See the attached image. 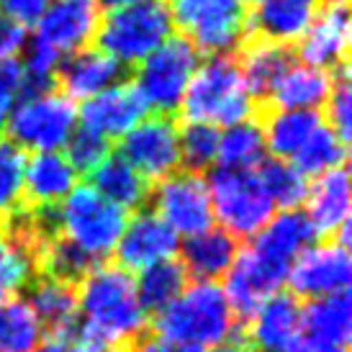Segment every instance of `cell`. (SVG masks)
Masks as SVG:
<instances>
[{
  "instance_id": "33",
  "label": "cell",
  "mask_w": 352,
  "mask_h": 352,
  "mask_svg": "<svg viewBox=\"0 0 352 352\" xmlns=\"http://www.w3.org/2000/svg\"><path fill=\"white\" fill-rule=\"evenodd\" d=\"M265 137L263 126L257 118L226 126V131L219 137V167L229 170H257L265 160Z\"/></svg>"
},
{
  "instance_id": "18",
  "label": "cell",
  "mask_w": 352,
  "mask_h": 352,
  "mask_svg": "<svg viewBox=\"0 0 352 352\" xmlns=\"http://www.w3.org/2000/svg\"><path fill=\"white\" fill-rule=\"evenodd\" d=\"M314 242H316V232H314L309 216L303 214L301 208H294V211L273 216L247 247L257 260H263L270 270L288 280L294 263Z\"/></svg>"
},
{
  "instance_id": "22",
  "label": "cell",
  "mask_w": 352,
  "mask_h": 352,
  "mask_svg": "<svg viewBox=\"0 0 352 352\" xmlns=\"http://www.w3.org/2000/svg\"><path fill=\"white\" fill-rule=\"evenodd\" d=\"M126 80V67L96 47L80 50L62 59L57 69V90L72 100H90L103 90Z\"/></svg>"
},
{
  "instance_id": "40",
  "label": "cell",
  "mask_w": 352,
  "mask_h": 352,
  "mask_svg": "<svg viewBox=\"0 0 352 352\" xmlns=\"http://www.w3.org/2000/svg\"><path fill=\"white\" fill-rule=\"evenodd\" d=\"M327 126H332L344 142H350V126H352V93H350V69L347 65L334 69V85L329 98L324 103Z\"/></svg>"
},
{
  "instance_id": "30",
  "label": "cell",
  "mask_w": 352,
  "mask_h": 352,
  "mask_svg": "<svg viewBox=\"0 0 352 352\" xmlns=\"http://www.w3.org/2000/svg\"><path fill=\"white\" fill-rule=\"evenodd\" d=\"M303 337L350 347L352 340V298L350 294H334L314 298L301 309Z\"/></svg>"
},
{
  "instance_id": "2",
  "label": "cell",
  "mask_w": 352,
  "mask_h": 352,
  "mask_svg": "<svg viewBox=\"0 0 352 352\" xmlns=\"http://www.w3.org/2000/svg\"><path fill=\"white\" fill-rule=\"evenodd\" d=\"M149 332L177 344L193 347H221L232 340H242V329L226 301L221 285L196 283L186 288L165 311L155 316Z\"/></svg>"
},
{
  "instance_id": "28",
  "label": "cell",
  "mask_w": 352,
  "mask_h": 352,
  "mask_svg": "<svg viewBox=\"0 0 352 352\" xmlns=\"http://www.w3.org/2000/svg\"><path fill=\"white\" fill-rule=\"evenodd\" d=\"M257 121L263 126L265 149H270L275 160L291 162L314 129L324 124V116L322 111H260Z\"/></svg>"
},
{
  "instance_id": "23",
  "label": "cell",
  "mask_w": 352,
  "mask_h": 352,
  "mask_svg": "<svg viewBox=\"0 0 352 352\" xmlns=\"http://www.w3.org/2000/svg\"><path fill=\"white\" fill-rule=\"evenodd\" d=\"M78 188V173L72 170L62 152H36L26 160L23 196L19 206L26 208H52Z\"/></svg>"
},
{
  "instance_id": "46",
  "label": "cell",
  "mask_w": 352,
  "mask_h": 352,
  "mask_svg": "<svg viewBox=\"0 0 352 352\" xmlns=\"http://www.w3.org/2000/svg\"><path fill=\"white\" fill-rule=\"evenodd\" d=\"M294 352H350V347H340V344L314 340V337H301V342Z\"/></svg>"
},
{
  "instance_id": "27",
  "label": "cell",
  "mask_w": 352,
  "mask_h": 352,
  "mask_svg": "<svg viewBox=\"0 0 352 352\" xmlns=\"http://www.w3.org/2000/svg\"><path fill=\"white\" fill-rule=\"evenodd\" d=\"M90 188L124 211H142L149 204L152 183L139 175L121 155H111L90 173Z\"/></svg>"
},
{
  "instance_id": "5",
  "label": "cell",
  "mask_w": 352,
  "mask_h": 352,
  "mask_svg": "<svg viewBox=\"0 0 352 352\" xmlns=\"http://www.w3.org/2000/svg\"><path fill=\"white\" fill-rule=\"evenodd\" d=\"M175 26L198 54H236L247 36V8L239 0H167Z\"/></svg>"
},
{
  "instance_id": "29",
  "label": "cell",
  "mask_w": 352,
  "mask_h": 352,
  "mask_svg": "<svg viewBox=\"0 0 352 352\" xmlns=\"http://www.w3.org/2000/svg\"><path fill=\"white\" fill-rule=\"evenodd\" d=\"M31 311L36 314L44 332H62L75 327L80 319L78 285L62 283L47 275H36L29 285Z\"/></svg>"
},
{
  "instance_id": "37",
  "label": "cell",
  "mask_w": 352,
  "mask_h": 352,
  "mask_svg": "<svg viewBox=\"0 0 352 352\" xmlns=\"http://www.w3.org/2000/svg\"><path fill=\"white\" fill-rule=\"evenodd\" d=\"M39 275V267L19 242L0 232V303L16 298L31 280Z\"/></svg>"
},
{
  "instance_id": "49",
  "label": "cell",
  "mask_w": 352,
  "mask_h": 352,
  "mask_svg": "<svg viewBox=\"0 0 352 352\" xmlns=\"http://www.w3.org/2000/svg\"><path fill=\"white\" fill-rule=\"evenodd\" d=\"M10 100L0 98V137H3V131H6V126H8V116H10Z\"/></svg>"
},
{
  "instance_id": "38",
  "label": "cell",
  "mask_w": 352,
  "mask_h": 352,
  "mask_svg": "<svg viewBox=\"0 0 352 352\" xmlns=\"http://www.w3.org/2000/svg\"><path fill=\"white\" fill-rule=\"evenodd\" d=\"M26 152L16 147L10 139H0V219L16 211L23 196V173Z\"/></svg>"
},
{
  "instance_id": "32",
  "label": "cell",
  "mask_w": 352,
  "mask_h": 352,
  "mask_svg": "<svg viewBox=\"0 0 352 352\" xmlns=\"http://www.w3.org/2000/svg\"><path fill=\"white\" fill-rule=\"evenodd\" d=\"M294 162V167L306 180L309 177L316 180L332 170L347 167V142L332 126L319 124L311 137L303 142V147L296 152Z\"/></svg>"
},
{
  "instance_id": "39",
  "label": "cell",
  "mask_w": 352,
  "mask_h": 352,
  "mask_svg": "<svg viewBox=\"0 0 352 352\" xmlns=\"http://www.w3.org/2000/svg\"><path fill=\"white\" fill-rule=\"evenodd\" d=\"M67 162L78 175H90L96 167L111 157L113 152V142L106 137H100L96 131H90L85 126H78L72 131V137L67 139Z\"/></svg>"
},
{
  "instance_id": "34",
  "label": "cell",
  "mask_w": 352,
  "mask_h": 352,
  "mask_svg": "<svg viewBox=\"0 0 352 352\" xmlns=\"http://www.w3.org/2000/svg\"><path fill=\"white\" fill-rule=\"evenodd\" d=\"M44 340L36 314L23 298L0 303V352H34Z\"/></svg>"
},
{
  "instance_id": "48",
  "label": "cell",
  "mask_w": 352,
  "mask_h": 352,
  "mask_svg": "<svg viewBox=\"0 0 352 352\" xmlns=\"http://www.w3.org/2000/svg\"><path fill=\"white\" fill-rule=\"evenodd\" d=\"M214 352H254L245 340H232V342L221 344V347H216Z\"/></svg>"
},
{
  "instance_id": "12",
  "label": "cell",
  "mask_w": 352,
  "mask_h": 352,
  "mask_svg": "<svg viewBox=\"0 0 352 352\" xmlns=\"http://www.w3.org/2000/svg\"><path fill=\"white\" fill-rule=\"evenodd\" d=\"M352 280V260L350 250L340 242H322L309 247L298 257L288 273L291 294L301 298H324V296L344 294Z\"/></svg>"
},
{
  "instance_id": "6",
  "label": "cell",
  "mask_w": 352,
  "mask_h": 352,
  "mask_svg": "<svg viewBox=\"0 0 352 352\" xmlns=\"http://www.w3.org/2000/svg\"><path fill=\"white\" fill-rule=\"evenodd\" d=\"M208 196L214 219L221 221L224 232L242 239H254L273 219L275 206L267 198L254 170L216 167L208 175Z\"/></svg>"
},
{
  "instance_id": "36",
  "label": "cell",
  "mask_w": 352,
  "mask_h": 352,
  "mask_svg": "<svg viewBox=\"0 0 352 352\" xmlns=\"http://www.w3.org/2000/svg\"><path fill=\"white\" fill-rule=\"evenodd\" d=\"M221 131L211 124L196 121H177V147H180V170L204 175L211 170L219 155Z\"/></svg>"
},
{
  "instance_id": "35",
  "label": "cell",
  "mask_w": 352,
  "mask_h": 352,
  "mask_svg": "<svg viewBox=\"0 0 352 352\" xmlns=\"http://www.w3.org/2000/svg\"><path fill=\"white\" fill-rule=\"evenodd\" d=\"M260 183H263L267 198L273 201V206L283 208V211H294L301 204H306V196H309V188L311 183L296 170L291 162L285 160H275V157H265L263 165L254 170Z\"/></svg>"
},
{
  "instance_id": "24",
  "label": "cell",
  "mask_w": 352,
  "mask_h": 352,
  "mask_svg": "<svg viewBox=\"0 0 352 352\" xmlns=\"http://www.w3.org/2000/svg\"><path fill=\"white\" fill-rule=\"evenodd\" d=\"M316 236H327V242L350 226V173L347 167L332 170L316 177L306 196V211Z\"/></svg>"
},
{
  "instance_id": "13",
  "label": "cell",
  "mask_w": 352,
  "mask_h": 352,
  "mask_svg": "<svg viewBox=\"0 0 352 352\" xmlns=\"http://www.w3.org/2000/svg\"><path fill=\"white\" fill-rule=\"evenodd\" d=\"M350 52V3L324 0L311 26L296 44V59L309 67L334 72L347 65Z\"/></svg>"
},
{
  "instance_id": "42",
  "label": "cell",
  "mask_w": 352,
  "mask_h": 352,
  "mask_svg": "<svg viewBox=\"0 0 352 352\" xmlns=\"http://www.w3.org/2000/svg\"><path fill=\"white\" fill-rule=\"evenodd\" d=\"M29 41V29L0 10V57H19Z\"/></svg>"
},
{
  "instance_id": "19",
  "label": "cell",
  "mask_w": 352,
  "mask_h": 352,
  "mask_svg": "<svg viewBox=\"0 0 352 352\" xmlns=\"http://www.w3.org/2000/svg\"><path fill=\"white\" fill-rule=\"evenodd\" d=\"M283 283H285L283 275H278L263 260H257L250 252V247L239 250L234 265L224 275V288H221L229 306H232V311H234L239 329L247 327V322L257 314V309L270 296L278 294Z\"/></svg>"
},
{
  "instance_id": "21",
  "label": "cell",
  "mask_w": 352,
  "mask_h": 352,
  "mask_svg": "<svg viewBox=\"0 0 352 352\" xmlns=\"http://www.w3.org/2000/svg\"><path fill=\"white\" fill-rule=\"evenodd\" d=\"M236 59H239L247 93L252 96L254 106L260 111L270 100L280 78L296 65V47L263 39H245L236 50Z\"/></svg>"
},
{
  "instance_id": "4",
  "label": "cell",
  "mask_w": 352,
  "mask_h": 352,
  "mask_svg": "<svg viewBox=\"0 0 352 352\" xmlns=\"http://www.w3.org/2000/svg\"><path fill=\"white\" fill-rule=\"evenodd\" d=\"M173 13L167 0H144L111 10L96 31V50L116 59L121 67H139L173 36Z\"/></svg>"
},
{
  "instance_id": "1",
  "label": "cell",
  "mask_w": 352,
  "mask_h": 352,
  "mask_svg": "<svg viewBox=\"0 0 352 352\" xmlns=\"http://www.w3.org/2000/svg\"><path fill=\"white\" fill-rule=\"evenodd\" d=\"M80 329L100 352H129L149 332V319L139 306L134 275L116 263H100L78 285Z\"/></svg>"
},
{
  "instance_id": "17",
  "label": "cell",
  "mask_w": 352,
  "mask_h": 352,
  "mask_svg": "<svg viewBox=\"0 0 352 352\" xmlns=\"http://www.w3.org/2000/svg\"><path fill=\"white\" fill-rule=\"evenodd\" d=\"M149 111L152 108L144 96L137 90L131 78H126L113 88L93 96L90 100H82L80 118L85 129L113 142V139L126 137L137 124H142L149 116Z\"/></svg>"
},
{
  "instance_id": "44",
  "label": "cell",
  "mask_w": 352,
  "mask_h": 352,
  "mask_svg": "<svg viewBox=\"0 0 352 352\" xmlns=\"http://www.w3.org/2000/svg\"><path fill=\"white\" fill-rule=\"evenodd\" d=\"M23 88V67L19 57H0V98L13 100Z\"/></svg>"
},
{
  "instance_id": "11",
  "label": "cell",
  "mask_w": 352,
  "mask_h": 352,
  "mask_svg": "<svg viewBox=\"0 0 352 352\" xmlns=\"http://www.w3.org/2000/svg\"><path fill=\"white\" fill-rule=\"evenodd\" d=\"M121 157L152 186L180 173V147H177V118L147 116L142 124L121 137Z\"/></svg>"
},
{
  "instance_id": "7",
  "label": "cell",
  "mask_w": 352,
  "mask_h": 352,
  "mask_svg": "<svg viewBox=\"0 0 352 352\" xmlns=\"http://www.w3.org/2000/svg\"><path fill=\"white\" fill-rule=\"evenodd\" d=\"M126 221L129 214L124 208L106 201L90 186L75 188L59 204V234L98 263H108L126 229Z\"/></svg>"
},
{
  "instance_id": "3",
  "label": "cell",
  "mask_w": 352,
  "mask_h": 352,
  "mask_svg": "<svg viewBox=\"0 0 352 352\" xmlns=\"http://www.w3.org/2000/svg\"><path fill=\"white\" fill-rule=\"evenodd\" d=\"M180 121L216 129L257 118V106L245 88L236 54H216L198 65L180 103Z\"/></svg>"
},
{
  "instance_id": "25",
  "label": "cell",
  "mask_w": 352,
  "mask_h": 352,
  "mask_svg": "<svg viewBox=\"0 0 352 352\" xmlns=\"http://www.w3.org/2000/svg\"><path fill=\"white\" fill-rule=\"evenodd\" d=\"M242 242L224 229H208L204 234L190 236L186 245H180V263L190 278H198V283H216L219 278L229 273L236 254L242 250Z\"/></svg>"
},
{
  "instance_id": "50",
  "label": "cell",
  "mask_w": 352,
  "mask_h": 352,
  "mask_svg": "<svg viewBox=\"0 0 352 352\" xmlns=\"http://www.w3.org/2000/svg\"><path fill=\"white\" fill-rule=\"evenodd\" d=\"M239 3H242L247 10H252V8H257V6H263L265 0H239Z\"/></svg>"
},
{
  "instance_id": "16",
  "label": "cell",
  "mask_w": 352,
  "mask_h": 352,
  "mask_svg": "<svg viewBox=\"0 0 352 352\" xmlns=\"http://www.w3.org/2000/svg\"><path fill=\"white\" fill-rule=\"evenodd\" d=\"M301 309L291 291H278L242 327V340L254 352H294L303 337Z\"/></svg>"
},
{
  "instance_id": "15",
  "label": "cell",
  "mask_w": 352,
  "mask_h": 352,
  "mask_svg": "<svg viewBox=\"0 0 352 352\" xmlns=\"http://www.w3.org/2000/svg\"><path fill=\"white\" fill-rule=\"evenodd\" d=\"M98 23L100 8L96 0H52L36 21V39L69 57L93 44Z\"/></svg>"
},
{
  "instance_id": "31",
  "label": "cell",
  "mask_w": 352,
  "mask_h": 352,
  "mask_svg": "<svg viewBox=\"0 0 352 352\" xmlns=\"http://www.w3.org/2000/svg\"><path fill=\"white\" fill-rule=\"evenodd\" d=\"M188 280H190V275L177 257L149 265L147 270L139 273V280H134L139 306L144 309V314L157 316L186 291Z\"/></svg>"
},
{
  "instance_id": "43",
  "label": "cell",
  "mask_w": 352,
  "mask_h": 352,
  "mask_svg": "<svg viewBox=\"0 0 352 352\" xmlns=\"http://www.w3.org/2000/svg\"><path fill=\"white\" fill-rule=\"evenodd\" d=\"M50 3L52 0H0L3 13L10 16V19H16L19 23H23L26 29L41 19V13L47 10Z\"/></svg>"
},
{
  "instance_id": "45",
  "label": "cell",
  "mask_w": 352,
  "mask_h": 352,
  "mask_svg": "<svg viewBox=\"0 0 352 352\" xmlns=\"http://www.w3.org/2000/svg\"><path fill=\"white\" fill-rule=\"evenodd\" d=\"M129 352H206V350L193 347V344L167 342V340H160V337H155L152 332H147Z\"/></svg>"
},
{
  "instance_id": "10",
  "label": "cell",
  "mask_w": 352,
  "mask_h": 352,
  "mask_svg": "<svg viewBox=\"0 0 352 352\" xmlns=\"http://www.w3.org/2000/svg\"><path fill=\"white\" fill-rule=\"evenodd\" d=\"M149 208L165 221L177 236H198L214 229V208L204 175L180 170L152 186Z\"/></svg>"
},
{
  "instance_id": "26",
  "label": "cell",
  "mask_w": 352,
  "mask_h": 352,
  "mask_svg": "<svg viewBox=\"0 0 352 352\" xmlns=\"http://www.w3.org/2000/svg\"><path fill=\"white\" fill-rule=\"evenodd\" d=\"M332 85L334 72L309 65H294L280 78L270 100L260 111H322L332 93Z\"/></svg>"
},
{
  "instance_id": "47",
  "label": "cell",
  "mask_w": 352,
  "mask_h": 352,
  "mask_svg": "<svg viewBox=\"0 0 352 352\" xmlns=\"http://www.w3.org/2000/svg\"><path fill=\"white\" fill-rule=\"evenodd\" d=\"M98 3V8L103 10H121V8H129V6H137V3H144V0H96Z\"/></svg>"
},
{
  "instance_id": "41",
  "label": "cell",
  "mask_w": 352,
  "mask_h": 352,
  "mask_svg": "<svg viewBox=\"0 0 352 352\" xmlns=\"http://www.w3.org/2000/svg\"><path fill=\"white\" fill-rule=\"evenodd\" d=\"M34 352H100V350L90 342L88 334L80 329V324H75V327L62 329V332H50Z\"/></svg>"
},
{
  "instance_id": "20",
  "label": "cell",
  "mask_w": 352,
  "mask_h": 352,
  "mask_svg": "<svg viewBox=\"0 0 352 352\" xmlns=\"http://www.w3.org/2000/svg\"><path fill=\"white\" fill-rule=\"evenodd\" d=\"M324 0H265L263 6L247 10V36L273 44L296 47L311 26Z\"/></svg>"
},
{
  "instance_id": "9",
  "label": "cell",
  "mask_w": 352,
  "mask_h": 352,
  "mask_svg": "<svg viewBox=\"0 0 352 352\" xmlns=\"http://www.w3.org/2000/svg\"><path fill=\"white\" fill-rule=\"evenodd\" d=\"M201 54L196 47L183 36H170V39L149 54L131 75V82L144 96L149 108H155L162 116H173L180 111L183 96L188 90V82L198 67Z\"/></svg>"
},
{
  "instance_id": "14",
  "label": "cell",
  "mask_w": 352,
  "mask_h": 352,
  "mask_svg": "<svg viewBox=\"0 0 352 352\" xmlns=\"http://www.w3.org/2000/svg\"><path fill=\"white\" fill-rule=\"evenodd\" d=\"M177 250H180V236L147 206L126 221V229L113 254L116 265L126 273H142L149 265L175 257Z\"/></svg>"
},
{
  "instance_id": "8",
  "label": "cell",
  "mask_w": 352,
  "mask_h": 352,
  "mask_svg": "<svg viewBox=\"0 0 352 352\" xmlns=\"http://www.w3.org/2000/svg\"><path fill=\"white\" fill-rule=\"evenodd\" d=\"M78 129L75 100L62 90L23 98L8 116V139L23 152H59Z\"/></svg>"
}]
</instances>
